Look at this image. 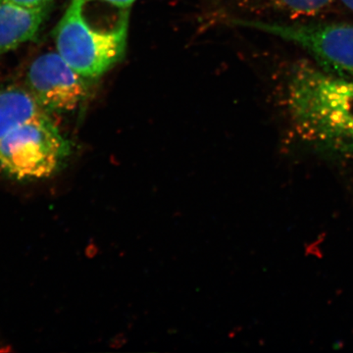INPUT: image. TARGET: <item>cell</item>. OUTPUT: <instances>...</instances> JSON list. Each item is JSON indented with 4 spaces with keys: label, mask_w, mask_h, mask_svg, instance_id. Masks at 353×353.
<instances>
[{
    "label": "cell",
    "mask_w": 353,
    "mask_h": 353,
    "mask_svg": "<svg viewBox=\"0 0 353 353\" xmlns=\"http://www.w3.org/2000/svg\"><path fill=\"white\" fill-rule=\"evenodd\" d=\"M282 103L290 126L308 145L353 157V83L308 59L290 66Z\"/></svg>",
    "instance_id": "obj_1"
},
{
    "label": "cell",
    "mask_w": 353,
    "mask_h": 353,
    "mask_svg": "<svg viewBox=\"0 0 353 353\" xmlns=\"http://www.w3.org/2000/svg\"><path fill=\"white\" fill-rule=\"evenodd\" d=\"M85 0H72L54 31L57 52L83 78L92 81L108 73L124 57L129 11L108 26L90 24Z\"/></svg>",
    "instance_id": "obj_2"
},
{
    "label": "cell",
    "mask_w": 353,
    "mask_h": 353,
    "mask_svg": "<svg viewBox=\"0 0 353 353\" xmlns=\"http://www.w3.org/2000/svg\"><path fill=\"white\" fill-rule=\"evenodd\" d=\"M51 115L29 121L0 139V175L19 182L50 178L71 154Z\"/></svg>",
    "instance_id": "obj_3"
},
{
    "label": "cell",
    "mask_w": 353,
    "mask_h": 353,
    "mask_svg": "<svg viewBox=\"0 0 353 353\" xmlns=\"http://www.w3.org/2000/svg\"><path fill=\"white\" fill-rule=\"evenodd\" d=\"M294 44L308 59L330 75L353 83V23L307 20L239 21Z\"/></svg>",
    "instance_id": "obj_4"
},
{
    "label": "cell",
    "mask_w": 353,
    "mask_h": 353,
    "mask_svg": "<svg viewBox=\"0 0 353 353\" xmlns=\"http://www.w3.org/2000/svg\"><path fill=\"white\" fill-rule=\"evenodd\" d=\"M88 82L57 52L39 55L26 76V88L50 115L76 110L90 94Z\"/></svg>",
    "instance_id": "obj_5"
},
{
    "label": "cell",
    "mask_w": 353,
    "mask_h": 353,
    "mask_svg": "<svg viewBox=\"0 0 353 353\" xmlns=\"http://www.w3.org/2000/svg\"><path fill=\"white\" fill-rule=\"evenodd\" d=\"M48 8H28L10 0H0V55L36 38Z\"/></svg>",
    "instance_id": "obj_6"
},
{
    "label": "cell",
    "mask_w": 353,
    "mask_h": 353,
    "mask_svg": "<svg viewBox=\"0 0 353 353\" xmlns=\"http://www.w3.org/2000/svg\"><path fill=\"white\" fill-rule=\"evenodd\" d=\"M46 113L31 92L18 85L0 88V139L14 129Z\"/></svg>",
    "instance_id": "obj_7"
},
{
    "label": "cell",
    "mask_w": 353,
    "mask_h": 353,
    "mask_svg": "<svg viewBox=\"0 0 353 353\" xmlns=\"http://www.w3.org/2000/svg\"><path fill=\"white\" fill-rule=\"evenodd\" d=\"M336 0H239L250 10L283 17V22L313 20L325 12Z\"/></svg>",
    "instance_id": "obj_8"
},
{
    "label": "cell",
    "mask_w": 353,
    "mask_h": 353,
    "mask_svg": "<svg viewBox=\"0 0 353 353\" xmlns=\"http://www.w3.org/2000/svg\"><path fill=\"white\" fill-rule=\"evenodd\" d=\"M87 3L88 2H102V3L108 4L112 8L121 9V10H130L132 4L136 0H85Z\"/></svg>",
    "instance_id": "obj_9"
},
{
    "label": "cell",
    "mask_w": 353,
    "mask_h": 353,
    "mask_svg": "<svg viewBox=\"0 0 353 353\" xmlns=\"http://www.w3.org/2000/svg\"><path fill=\"white\" fill-rule=\"evenodd\" d=\"M10 1L28 8H39V7H50L53 0H10Z\"/></svg>",
    "instance_id": "obj_10"
},
{
    "label": "cell",
    "mask_w": 353,
    "mask_h": 353,
    "mask_svg": "<svg viewBox=\"0 0 353 353\" xmlns=\"http://www.w3.org/2000/svg\"><path fill=\"white\" fill-rule=\"evenodd\" d=\"M343 6L350 10V12L353 13V0H340Z\"/></svg>",
    "instance_id": "obj_11"
}]
</instances>
